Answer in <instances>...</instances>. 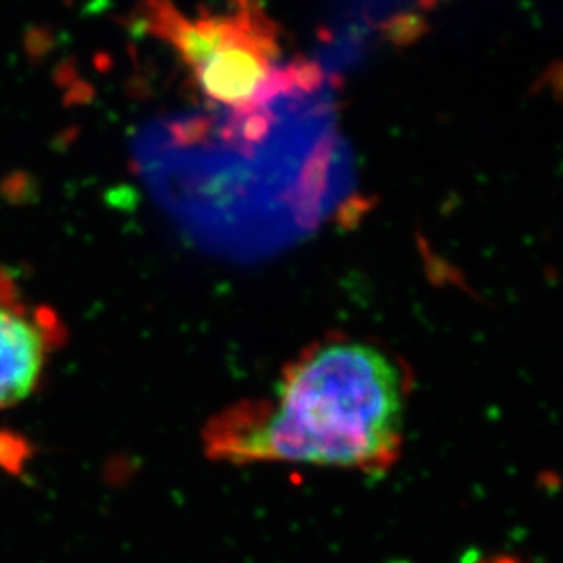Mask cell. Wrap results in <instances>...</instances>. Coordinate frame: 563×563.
Wrapping results in <instances>:
<instances>
[{
  "label": "cell",
  "mask_w": 563,
  "mask_h": 563,
  "mask_svg": "<svg viewBox=\"0 0 563 563\" xmlns=\"http://www.w3.org/2000/svg\"><path fill=\"white\" fill-rule=\"evenodd\" d=\"M407 397V374L383 347L319 342L284 369L269 401L225 416L209 443L234 463L383 472L401 449Z\"/></svg>",
  "instance_id": "obj_1"
},
{
  "label": "cell",
  "mask_w": 563,
  "mask_h": 563,
  "mask_svg": "<svg viewBox=\"0 0 563 563\" xmlns=\"http://www.w3.org/2000/svg\"><path fill=\"white\" fill-rule=\"evenodd\" d=\"M59 342L57 317L27 300L15 277L0 266V410L32 396Z\"/></svg>",
  "instance_id": "obj_2"
},
{
  "label": "cell",
  "mask_w": 563,
  "mask_h": 563,
  "mask_svg": "<svg viewBox=\"0 0 563 563\" xmlns=\"http://www.w3.org/2000/svg\"><path fill=\"white\" fill-rule=\"evenodd\" d=\"M272 63L253 49L231 44L212 55L206 65L195 70V81L200 92L209 99L211 109L225 107L236 110L247 103L256 87L266 77Z\"/></svg>",
  "instance_id": "obj_3"
},
{
  "label": "cell",
  "mask_w": 563,
  "mask_h": 563,
  "mask_svg": "<svg viewBox=\"0 0 563 563\" xmlns=\"http://www.w3.org/2000/svg\"><path fill=\"white\" fill-rule=\"evenodd\" d=\"M218 109L187 110L163 115L143 126L136 140L137 154L159 157L163 154H206L218 151Z\"/></svg>",
  "instance_id": "obj_4"
},
{
  "label": "cell",
  "mask_w": 563,
  "mask_h": 563,
  "mask_svg": "<svg viewBox=\"0 0 563 563\" xmlns=\"http://www.w3.org/2000/svg\"><path fill=\"white\" fill-rule=\"evenodd\" d=\"M380 35L386 43L402 49L418 43L428 32L427 16L418 11H399L396 15L388 16L379 24Z\"/></svg>",
  "instance_id": "obj_5"
},
{
  "label": "cell",
  "mask_w": 563,
  "mask_h": 563,
  "mask_svg": "<svg viewBox=\"0 0 563 563\" xmlns=\"http://www.w3.org/2000/svg\"><path fill=\"white\" fill-rule=\"evenodd\" d=\"M93 98H96V88H93L92 82L85 81V79L79 77L68 87L65 103L79 107V104L92 103Z\"/></svg>",
  "instance_id": "obj_6"
},
{
  "label": "cell",
  "mask_w": 563,
  "mask_h": 563,
  "mask_svg": "<svg viewBox=\"0 0 563 563\" xmlns=\"http://www.w3.org/2000/svg\"><path fill=\"white\" fill-rule=\"evenodd\" d=\"M76 79H79V77H77V66L74 65L71 60L63 63V65L59 66V70H57V81H59L63 87H70L71 82L76 81Z\"/></svg>",
  "instance_id": "obj_7"
},
{
  "label": "cell",
  "mask_w": 563,
  "mask_h": 563,
  "mask_svg": "<svg viewBox=\"0 0 563 563\" xmlns=\"http://www.w3.org/2000/svg\"><path fill=\"white\" fill-rule=\"evenodd\" d=\"M32 38V48L35 49V52H41V54H44V52L52 46V35H48L46 32H35Z\"/></svg>",
  "instance_id": "obj_8"
}]
</instances>
